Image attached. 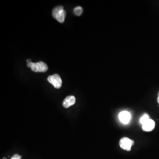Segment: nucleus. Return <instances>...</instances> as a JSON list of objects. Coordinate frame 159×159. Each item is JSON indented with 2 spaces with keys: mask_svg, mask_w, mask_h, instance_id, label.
I'll return each mask as SVG.
<instances>
[{
  "mask_svg": "<svg viewBox=\"0 0 159 159\" xmlns=\"http://www.w3.org/2000/svg\"><path fill=\"white\" fill-rule=\"evenodd\" d=\"M27 66L31 68V70L34 72H45L48 70V66L46 63L43 61L37 63L28 62Z\"/></svg>",
  "mask_w": 159,
  "mask_h": 159,
  "instance_id": "f03ea898",
  "label": "nucleus"
},
{
  "mask_svg": "<svg viewBox=\"0 0 159 159\" xmlns=\"http://www.w3.org/2000/svg\"><path fill=\"white\" fill-rule=\"evenodd\" d=\"M21 156L16 154H15L11 158V159H21Z\"/></svg>",
  "mask_w": 159,
  "mask_h": 159,
  "instance_id": "9d476101",
  "label": "nucleus"
},
{
  "mask_svg": "<svg viewBox=\"0 0 159 159\" xmlns=\"http://www.w3.org/2000/svg\"><path fill=\"white\" fill-rule=\"evenodd\" d=\"M149 119V117L148 115L145 114L140 119V122L143 125Z\"/></svg>",
  "mask_w": 159,
  "mask_h": 159,
  "instance_id": "1a4fd4ad",
  "label": "nucleus"
},
{
  "mask_svg": "<svg viewBox=\"0 0 159 159\" xmlns=\"http://www.w3.org/2000/svg\"><path fill=\"white\" fill-rule=\"evenodd\" d=\"M75 102H76V98L74 96H68L66 97L64 100L62 105L65 108H67L71 106L74 105Z\"/></svg>",
  "mask_w": 159,
  "mask_h": 159,
  "instance_id": "0eeeda50",
  "label": "nucleus"
},
{
  "mask_svg": "<svg viewBox=\"0 0 159 159\" xmlns=\"http://www.w3.org/2000/svg\"><path fill=\"white\" fill-rule=\"evenodd\" d=\"M48 80L54 86L55 88L59 89L62 85V80L58 74H55L52 76H49Z\"/></svg>",
  "mask_w": 159,
  "mask_h": 159,
  "instance_id": "7ed1b4c3",
  "label": "nucleus"
},
{
  "mask_svg": "<svg viewBox=\"0 0 159 159\" xmlns=\"http://www.w3.org/2000/svg\"><path fill=\"white\" fill-rule=\"evenodd\" d=\"M134 141L126 137H124L120 140L119 145L120 147L124 150L129 151L131 149L132 146L134 145Z\"/></svg>",
  "mask_w": 159,
  "mask_h": 159,
  "instance_id": "20e7f679",
  "label": "nucleus"
},
{
  "mask_svg": "<svg viewBox=\"0 0 159 159\" xmlns=\"http://www.w3.org/2000/svg\"><path fill=\"white\" fill-rule=\"evenodd\" d=\"M119 119L122 123L127 124L130 119V114L127 111H123L119 114Z\"/></svg>",
  "mask_w": 159,
  "mask_h": 159,
  "instance_id": "423d86ee",
  "label": "nucleus"
},
{
  "mask_svg": "<svg viewBox=\"0 0 159 159\" xmlns=\"http://www.w3.org/2000/svg\"><path fill=\"white\" fill-rule=\"evenodd\" d=\"M52 15L59 22L62 23L65 19L66 11L64 10L63 6H58L53 9Z\"/></svg>",
  "mask_w": 159,
  "mask_h": 159,
  "instance_id": "f257e3e1",
  "label": "nucleus"
},
{
  "mask_svg": "<svg viewBox=\"0 0 159 159\" xmlns=\"http://www.w3.org/2000/svg\"><path fill=\"white\" fill-rule=\"evenodd\" d=\"M3 159H7V158H3Z\"/></svg>",
  "mask_w": 159,
  "mask_h": 159,
  "instance_id": "f8f14e48",
  "label": "nucleus"
},
{
  "mask_svg": "<svg viewBox=\"0 0 159 159\" xmlns=\"http://www.w3.org/2000/svg\"><path fill=\"white\" fill-rule=\"evenodd\" d=\"M83 11L82 8L80 6H78L74 9V12L76 15L80 16L81 14Z\"/></svg>",
  "mask_w": 159,
  "mask_h": 159,
  "instance_id": "6e6552de",
  "label": "nucleus"
},
{
  "mask_svg": "<svg viewBox=\"0 0 159 159\" xmlns=\"http://www.w3.org/2000/svg\"><path fill=\"white\" fill-rule=\"evenodd\" d=\"M155 126V122L152 119H149L142 125V129L144 131L150 132L153 130Z\"/></svg>",
  "mask_w": 159,
  "mask_h": 159,
  "instance_id": "39448f33",
  "label": "nucleus"
},
{
  "mask_svg": "<svg viewBox=\"0 0 159 159\" xmlns=\"http://www.w3.org/2000/svg\"><path fill=\"white\" fill-rule=\"evenodd\" d=\"M158 96L159 97V92L158 93Z\"/></svg>",
  "mask_w": 159,
  "mask_h": 159,
  "instance_id": "ddd939ff",
  "label": "nucleus"
},
{
  "mask_svg": "<svg viewBox=\"0 0 159 159\" xmlns=\"http://www.w3.org/2000/svg\"><path fill=\"white\" fill-rule=\"evenodd\" d=\"M157 101H158V103H159V97L158 96V98H157Z\"/></svg>",
  "mask_w": 159,
  "mask_h": 159,
  "instance_id": "9b49d317",
  "label": "nucleus"
}]
</instances>
